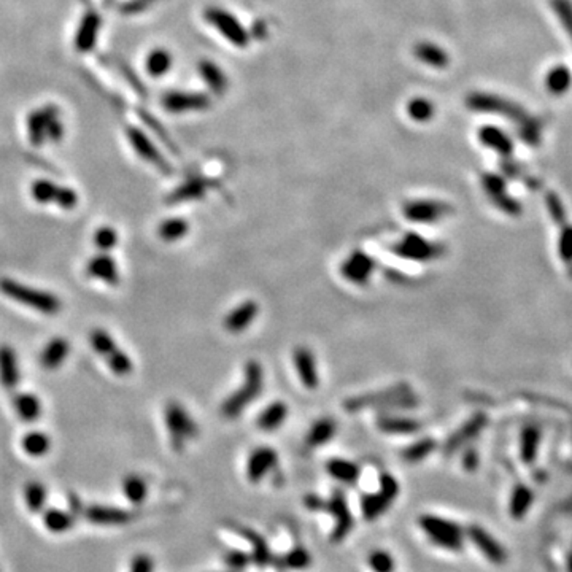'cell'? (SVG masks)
<instances>
[{
	"mask_svg": "<svg viewBox=\"0 0 572 572\" xmlns=\"http://www.w3.org/2000/svg\"><path fill=\"white\" fill-rule=\"evenodd\" d=\"M266 386V370L261 361L248 359L242 370V380L237 388L226 396L220 412L226 420L234 421L261 398Z\"/></svg>",
	"mask_w": 572,
	"mask_h": 572,
	"instance_id": "cell-1",
	"label": "cell"
},
{
	"mask_svg": "<svg viewBox=\"0 0 572 572\" xmlns=\"http://www.w3.org/2000/svg\"><path fill=\"white\" fill-rule=\"evenodd\" d=\"M386 248L393 256L414 264H431L442 259L447 251L444 244L419 231H405L398 239L391 240Z\"/></svg>",
	"mask_w": 572,
	"mask_h": 572,
	"instance_id": "cell-2",
	"label": "cell"
},
{
	"mask_svg": "<svg viewBox=\"0 0 572 572\" xmlns=\"http://www.w3.org/2000/svg\"><path fill=\"white\" fill-rule=\"evenodd\" d=\"M0 293L12 299V301L32 308L35 312L43 313V315H56L63 308V302L54 293L24 285V283L14 280V278H0Z\"/></svg>",
	"mask_w": 572,
	"mask_h": 572,
	"instance_id": "cell-3",
	"label": "cell"
},
{
	"mask_svg": "<svg viewBox=\"0 0 572 572\" xmlns=\"http://www.w3.org/2000/svg\"><path fill=\"white\" fill-rule=\"evenodd\" d=\"M164 421H166L170 445L175 452H183L189 441L199 436V425L187 407L178 401H169L164 407Z\"/></svg>",
	"mask_w": 572,
	"mask_h": 572,
	"instance_id": "cell-4",
	"label": "cell"
},
{
	"mask_svg": "<svg viewBox=\"0 0 572 572\" xmlns=\"http://www.w3.org/2000/svg\"><path fill=\"white\" fill-rule=\"evenodd\" d=\"M420 528L423 529L426 538L437 547L447 551H461L465 545V531L453 520H448L439 515L425 513L419 518Z\"/></svg>",
	"mask_w": 572,
	"mask_h": 572,
	"instance_id": "cell-5",
	"label": "cell"
},
{
	"mask_svg": "<svg viewBox=\"0 0 572 572\" xmlns=\"http://www.w3.org/2000/svg\"><path fill=\"white\" fill-rule=\"evenodd\" d=\"M401 216L415 226L439 224L452 215V205L434 198H414L401 204Z\"/></svg>",
	"mask_w": 572,
	"mask_h": 572,
	"instance_id": "cell-6",
	"label": "cell"
},
{
	"mask_svg": "<svg viewBox=\"0 0 572 572\" xmlns=\"http://www.w3.org/2000/svg\"><path fill=\"white\" fill-rule=\"evenodd\" d=\"M377 271L379 261L363 248H353L352 251H348L337 267L339 277L354 288L369 286Z\"/></svg>",
	"mask_w": 572,
	"mask_h": 572,
	"instance_id": "cell-7",
	"label": "cell"
},
{
	"mask_svg": "<svg viewBox=\"0 0 572 572\" xmlns=\"http://www.w3.org/2000/svg\"><path fill=\"white\" fill-rule=\"evenodd\" d=\"M204 18L221 37L235 48H246L250 45V30L239 21V18L221 7H209L204 12Z\"/></svg>",
	"mask_w": 572,
	"mask_h": 572,
	"instance_id": "cell-8",
	"label": "cell"
},
{
	"mask_svg": "<svg viewBox=\"0 0 572 572\" xmlns=\"http://www.w3.org/2000/svg\"><path fill=\"white\" fill-rule=\"evenodd\" d=\"M379 483V491L364 494L361 498V510H363V517L368 522H374V520L381 517L390 509L391 504L396 501L401 491L398 478L388 472L381 474Z\"/></svg>",
	"mask_w": 572,
	"mask_h": 572,
	"instance_id": "cell-9",
	"label": "cell"
},
{
	"mask_svg": "<svg viewBox=\"0 0 572 572\" xmlns=\"http://www.w3.org/2000/svg\"><path fill=\"white\" fill-rule=\"evenodd\" d=\"M291 363L302 388L317 391L321 385V370L317 353L308 345H296L291 352Z\"/></svg>",
	"mask_w": 572,
	"mask_h": 572,
	"instance_id": "cell-10",
	"label": "cell"
},
{
	"mask_svg": "<svg viewBox=\"0 0 572 572\" xmlns=\"http://www.w3.org/2000/svg\"><path fill=\"white\" fill-rule=\"evenodd\" d=\"M32 199L40 205L54 204L59 209L74 210L78 205V193L75 189L61 187L50 180H37L30 187Z\"/></svg>",
	"mask_w": 572,
	"mask_h": 572,
	"instance_id": "cell-11",
	"label": "cell"
},
{
	"mask_svg": "<svg viewBox=\"0 0 572 572\" xmlns=\"http://www.w3.org/2000/svg\"><path fill=\"white\" fill-rule=\"evenodd\" d=\"M261 306L256 299H244L231 308L223 318L224 331L231 336H242L259 318Z\"/></svg>",
	"mask_w": 572,
	"mask_h": 572,
	"instance_id": "cell-12",
	"label": "cell"
},
{
	"mask_svg": "<svg viewBox=\"0 0 572 572\" xmlns=\"http://www.w3.org/2000/svg\"><path fill=\"white\" fill-rule=\"evenodd\" d=\"M126 136L129 138V143L134 148V151L137 153L138 158H142L143 161L151 164L153 167H156L159 172L162 173H172V167L166 158L162 156V153L159 151L158 147L149 140V137L145 132L140 131L137 127H127Z\"/></svg>",
	"mask_w": 572,
	"mask_h": 572,
	"instance_id": "cell-13",
	"label": "cell"
},
{
	"mask_svg": "<svg viewBox=\"0 0 572 572\" xmlns=\"http://www.w3.org/2000/svg\"><path fill=\"white\" fill-rule=\"evenodd\" d=\"M278 465V453L269 445H259L250 452L246 458V478L256 485L269 476Z\"/></svg>",
	"mask_w": 572,
	"mask_h": 572,
	"instance_id": "cell-14",
	"label": "cell"
},
{
	"mask_svg": "<svg viewBox=\"0 0 572 572\" xmlns=\"http://www.w3.org/2000/svg\"><path fill=\"white\" fill-rule=\"evenodd\" d=\"M324 509H328V512L336 520V525H334L331 534V540L332 542H342L353 528V517L352 512H350L347 498H345L343 491L334 489L329 501L324 504Z\"/></svg>",
	"mask_w": 572,
	"mask_h": 572,
	"instance_id": "cell-15",
	"label": "cell"
},
{
	"mask_svg": "<svg viewBox=\"0 0 572 572\" xmlns=\"http://www.w3.org/2000/svg\"><path fill=\"white\" fill-rule=\"evenodd\" d=\"M467 538L471 539V542L476 545L477 550L485 556L491 564L501 566L507 561V551L502 547V544L499 542L496 538H493L491 534L488 533L485 528L478 527V525H471L466 529Z\"/></svg>",
	"mask_w": 572,
	"mask_h": 572,
	"instance_id": "cell-16",
	"label": "cell"
},
{
	"mask_svg": "<svg viewBox=\"0 0 572 572\" xmlns=\"http://www.w3.org/2000/svg\"><path fill=\"white\" fill-rule=\"evenodd\" d=\"M162 105L170 113H188V112H202L212 105V100L207 94L200 92H183L172 91L164 96Z\"/></svg>",
	"mask_w": 572,
	"mask_h": 572,
	"instance_id": "cell-17",
	"label": "cell"
},
{
	"mask_svg": "<svg viewBox=\"0 0 572 572\" xmlns=\"http://www.w3.org/2000/svg\"><path fill=\"white\" fill-rule=\"evenodd\" d=\"M377 425L379 431L383 432L386 436H414L416 432L421 431L420 420L414 419V416L403 415V414H393V412H385L377 416Z\"/></svg>",
	"mask_w": 572,
	"mask_h": 572,
	"instance_id": "cell-18",
	"label": "cell"
},
{
	"mask_svg": "<svg viewBox=\"0 0 572 572\" xmlns=\"http://www.w3.org/2000/svg\"><path fill=\"white\" fill-rule=\"evenodd\" d=\"M290 419V404L283 399L271 401L256 416V427L262 432H275Z\"/></svg>",
	"mask_w": 572,
	"mask_h": 572,
	"instance_id": "cell-19",
	"label": "cell"
},
{
	"mask_svg": "<svg viewBox=\"0 0 572 572\" xmlns=\"http://www.w3.org/2000/svg\"><path fill=\"white\" fill-rule=\"evenodd\" d=\"M86 275L92 280H99L108 286L120 285V271H118L116 261L108 253H100L92 256L86 264Z\"/></svg>",
	"mask_w": 572,
	"mask_h": 572,
	"instance_id": "cell-20",
	"label": "cell"
},
{
	"mask_svg": "<svg viewBox=\"0 0 572 572\" xmlns=\"http://www.w3.org/2000/svg\"><path fill=\"white\" fill-rule=\"evenodd\" d=\"M339 425L334 416H319L313 423L308 426L306 432V439H304V445L310 450H315V448H321L329 442L334 441V437L337 436Z\"/></svg>",
	"mask_w": 572,
	"mask_h": 572,
	"instance_id": "cell-21",
	"label": "cell"
},
{
	"mask_svg": "<svg viewBox=\"0 0 572 572\" xmlns=\"http://www.w3.org/2000/svg\"><path fill=\"white\" fill-rule=\"evenodd\" d=\"M209 182L204 177H189L188 180L175 188L166 198V202L169 205H178L183 202H193V200H200L207 195Z\"/></svg>",
	"mask_w": 572,
	"mask_h": 572,
	"instance_id": "cell-22",
	"label": "cell"
},
{
	"mask_svg": "<svg viewBox=\"0 0 572 572\" xmlns=\"http://www.w3.org/2000/svg\"><path fill=\"white\" fill-rule=\"evenodd\" d=\"M21 372L14 348L10 345H0V385L5 390H14L19 385Z\"/></svg>",
	"mask_w": 572,
	"mask_h": 572,
	"instance_id": "cell-23",
	"label": "cell"
},
{
	"mask_svg": "<svg viewBox=\"0 0 572 572\" xmlns=\"http://www.w3.org/2000/svg\"><path fill=\"white\" fill-rule=\"evenodd\" d=\"M54 116H58V108L53 105L43 107L40 110H35L28 120V131L30 143L34 147H42L46 142V129H48L50 121Z\"/></svg>",
	"mask_w": 572,
	"mask_h": 572,
	"instance_id": "cell-24",
	"label": "cell"
},
{
	"mask_svg": "<svg viewBox=\"0 0 572 572\" xmlns=\"http://www.w3.org/2000/svg\"><path fill=\"white\" fill-rule=\"evenodd\" d=\"M414 56L421 64L436 70H444L450 64L447 50L434 42H419L414 46Z\"/></svg>",
	"mask_w": 572,
	"mask_h": 572,
	"instance_id": "cell-25",
	"label": "cell"
},
{
	"mask_svg": "<svg viewBox=\"0 0 572 572\" xmlns=\"http://www.w3.org/2000/svg\"><path fill=\"white\" fill-rule=\"evenodd\" d=\"M198 72L200 75V78L210 91L213 92L216 96H223L226 91H228L229 87V78L228 75L224 74V70L221 69L218 64H215L213 61H209V59H204V61H199V65H198Z\"/></svg>",
	"mask_w": 572,
	"mask_h": 572,
	"instance_id": "cell-26",
	"label": "cell"
},
{
	"mask_svg": "<svg viewBox=\"0 0 572 572\" xmlns=\"http://www.w3.org/2000/svg\"><path fill=\"white\" fill-rule=\"evenodd\" d=\"M70 353V343L64 337H54L45 345L40 353V364L46 370H56L65 363Z\"/></svg>",
	"mask_w": 572,
	"mask_h": 572,
	"instance_id": "cell-27",
	"label": "cell"
},
{
	"mask_svg": "<svg viewBox=\"0 0 572 572\" xmlns=\"http://www.w3.org/2000/svg\"><path fill=\"white\" fill-rule=\"evenodd\" d=\"M100 30V17L94 12L87 13L86 17L81 19L78 32L75 35V48L80 53H87L94 48L97 42V35Z\"/></svg>",
	"mask_w": 572,
	"mask_h": 572,
	"instance_id": "cell-28",
	"label": "cell"
},
{
	"mask_svg": "<svg viewBox=\"0 0 572 572\" xmlns=\"http://www.w3.org/2000/svg\"><path fill=\"white\" fill-rule=\"evenodd\" d=\"M324 469H326V472L334 480L343 483V485H354L361 476V467L357 463L340 456H334L331 460H328Z\"/></svg>",
	"mask_w": 572,
	"mask_h": 572,
	"instance_id": "cell-29",
	"label": "cell"
},
{
	"mask_svg": "<svg viewBox=\"0 0 572 572\" xmlns=\"http://www.w3.org/2000/svg\"><path fill=\"white\" fill-rule=\"evenodd\" d=\"M13 409L23 423H34L42 415V401L34 393H18L13 398Z\"/></svg>",
	"mask_w": 572,
	"mask_h": 572,
	"instance_id": "cell-30",
	"label": "cell"
},
{
	"mask_svg": "<svg viewBox=\"0 0 572 572\" xmlns=\"http://www.w3.org/2000/svg\"><path fill=\"white\" fill-rule=\"evenodd\" d=\"M437 441L432 439V437H420L415 442L403 448L401 452V458L407 465H419V463H423L427 456L432 455L437 448Z\"/></svg>",
	"mask_w": 572,
	"mask_h": 572,
	"instance_id": "cell-31",
	"label": "cell"
},
{
	"mask_svg": "<svg viewBox=\"0 0 572 572\" xmlns=\"http://www.w3.org/2000/svg\"><path fill=\"white\" fill-rule=\"evenodd\" d=\"M86 517L89 522L96 525H104V527H112V525H123L127 523L131 515L126 510L116 509V507H100L94 506L86 510Z\"/></svg>",
	"mask_w": 572,
	"mask_h": 572,
	"instance_id": "cell-32",
	"label": "cell"
},
{
	"mask_svg": "<svg viewBox=\"0 0 572 572\" xmlns=\"http://www.w3.org/2000/svg\"><path fill=\"white\" fill-rule=\"evenodd\" d=\"M188 234H189L188 220L180 218V216L164 220L158 228V235L161 237V240L167 242V244H173V242L182 240Z\"/></svg>",
	"mask_w": 572,
	"mask_h": 572,
	"instance_id": "cell-33",
	"label": "cell"
},
{
	"mask_svg": "<svg viewBox=\"0 0 572 572\" xmlns=\"http://www.w3.org/2000/svg\"><path fill=\"white\" fill-rule=\"evenodd\" d=\"M172 64L173 58L167 50L154 48L151 53L147 56L145 69L153 78H161V76L169 74V70L172 69Z\"/></svg>",
	"mask_w": 572,
	"mask_h": 572,
	"instance_id": "cell-34",
	"label": "cell"
},
{
	"mask_svg": "<svg viewBox=\"0 0 572 572\" xmlns=\"http://www.w3.org/2000/svg\"><path fill=\"white\" fill-rule=\"evenodd\" d=\"M405 112L412 121L421 123V125H423V123H430L432 118H434L436 105L432 104L427 97L416 96L412 97V99L407 102Z\"/></svg>",
	"mask_w": 572,
	"mask_h": 572,
	"instance_id": "cell-35",
	"label": "cell"
},
{
	"mask_svg": "<svg viewBox=\"0 0 572 572\" xmlns=\"http://www.w3.org/2000/svg\"><path fill=\"white\" fill-rule=\"evenodd\" d=\"M21 447L29 456L39 458L50 452L51 439L42 431H30L21 439Z\"/></svg>",
	"mask_w": 572,
	"mask_h": 572,
	"instance_id": "cell-36",
	"label": "cell"
},
{
	"mask_svg": "<svg viewBox=\"0 0 572 572\" xmlns=\"http://www.w3.org/2000/svg\"><path fill=\"white\" fill-rule=\"evenodd\" d=\"M531 502H533V494H531V491L527 487L520 485L515 488L512 493V498H510V504H509L510 517L515 520L523 518L525 515L528 513Z\"/></svg>",
	"mask_w": 572,
	"mask_h": 572,
	"instance_id": "cell-37",
	"label": "cell"
},
{
	"mask_svg": "<svg viewBox=\"0 0 572 572\" xmlns=\"http://www.w3.org/2000/svg\"><path fill=\"white\" fill-rule=\"evenodd\" d=\"M123 493H125V496L132 504H140L145 501L148 493L147 482L140 476H136V474L127 476L123 480Z\"/></svg>",
	"mask_w": 572,
	"mask_h": 572,
	"instance_id": "cell-38",
	"label": "cell"
},
{
	"mask_svg": "<svg viewBox=\"0 0 572 572\" xmlns=\"http://www.w3.org/2000/svg\"><path fill=\"white\" fill-rule=\"evenodd\" d=\"M89 342H91V347L94 348V352L97 354H100L104 359L107 357H110V354L118 348L116 342L113 340L110 334H108L105 329H100V328L92 329L89 334Z\"/></svg>",
	"mask_w": 572,
	"mask_h": 572,
	"instance_id": "cell-39",
	"label": "cell"
},
{
	"mask_svg": "<svg viewBox=\"0 0 572 572\" xmlns=\"http://www.w3.org/2000/svg\"><path fill=\"white\" fill-rule=\"evenodd\" d=\"M108 368L113 374L116 375V377H127V375L132 374L134 370V363L132 359L129 358V354L126 352H123V350L118 347L115 352H113L110 357L105 358Z\"/></svg>",
	"mask_w": 572,
	"mask_h": 572,
	"instance_id": "cell-40",
	"label": "cell"
},
{
	"mask_svg": "<svg viewBox=\"0 0 572 572\" xmlns=\"http://www.w3.org/2000/svg\"><path fill=\"white\" fill-rule=\"evenodd\" d=\"M244 536L248 539V542L251 544V549H253V556H251V558H253L255 563L259 566L269 564L271 551H269V547H267V544L264 542V539H262L257 533H255V531H250V529H245Z\"/></svg>",
	"mask_w": 572,
	"mask_h": 572,
	"instance_id": "cell-41",
	"label": "cell"
},
{
	"mask_svg": "<svg viewBox=\"0 0 572 572\" xmlns=\"http://www.w3.org/2000/svg\"><path fill=\"white\" fill-rule=\"evenodd\" d=\"M24 499L28 507L32 510V512H39L42 510L46 501V489L39 482H29L24 488Z\"/></svg>",
	"mask_w": 572,
	"mask_h": 572,
	"instance_id": "cell-42",
	"label": "cell"
},
{
	"mask_svg": "<svg viewBox=\"0 0 572 572\" xmlns=\"http://www.w3.org/2000/svg\"><path fill=\"white\" fill-rule=\"evenodd\" d=\"M43 522H45V527L48 528L51 533H63V531H67L72 527L74 518H72L67 512H63V510L51 509L45 513Z\"/></svg>",
	"mask_w": 572,
	"mask_h": 572,
	"instance_id": "cell-43",
	"label": "cell"
},
{
	"mask_svg": "<svg viewBox=\"0 0 572 572\" xmlns=\"http://www.w3.org/2000/svg\"><path fill=\"white\" fill-rule=\"evenodd\" d=\"M92 240H94L97 250L102 251V253H108L118 245V233L112 226H100L94 233Z\"/></svg>",
	"mask_w": 572,
	"mask_h": 572,
	"instance_id": "cell-44",
	"label": "cell"
},
{
	"mask_svg": "<svg viewBox=\"0 0 572 572\" xmlns=\"http://www.w3.org/2000/svg\"><path fill=\"white\" fill-rule=\"evenodd\" d=\"M368 563L374 572H393L396 566L393 556L386 550H374L369 555Z\"/></svg>",
	"mask_w": 572,
	"mask_h": 572,
	"instance_id": "cell-45",
	"label": "cell"
},
{
	"mask_svg": "<svg viewBox=\"0 0 572 572\" xmlns=\"http://www.w3.org/2000/svg\"><path fill=\"white\" fill-rule=\"evenodd\" d=\"M285 564L290 569H296V571L307 569L308 566L312 564V556L310 553H308L307 549L296 547L285 556Z\"/></svg>",
	"mask_w": 572,
	"mask_h": 572,
	"instance_id": "cell-46",
	"label": "cell"
},
{
	"mask_svg": "<svg viewBox=\"0 0 572 572\" xmlns=\"http://www.w3.org/2000/svg\"><path fill=\"white\" fill-rule=\"evenodd\" d=\"M224 560H226V564H228L229 568H233V569H244L245 566L251 561V558L248 555L244 553V551H239V550L229 551V553L224 556Z\"/></svg>",
	"mask_w": 572,
	"mask_h": 572,
	"instance_id": "cell-47",
	"label": "cell"
},
{
	"mask_svg": "<svg viewBox=\"0 0 572 572\" xmlns=\"http://www.w3.org/2000/svg\"><path fill=\"white\" fill-rule=\"evenodd\" d=\"M63 137H64V127L63 125H61L59 118L54 116L53 120L50 121L48 129H46V140L58 143Z\"/></svg>",
	"mask_w": 572,
	"mask_h": 572,
	"instance_id": "cell-48",
	"label": "cell"
},
{
	"mask_svg": "<svg viewBox=\"0 0 572 572\" xmlns=\"http://www.w3.org/2000/svg\"><path fill=\"white\" fill-rule=\"evenodd\" d=\"M154 563L148 555H137L131 564V572H153Z\"/></svg>",
	"mask_w": 572,
	"mask_h": 572,
	"instance_id": "cell-49",
	"label": "cell"
},
{
	"mask_svg": "<svg viewBox=\"0 0 572 572\" xmlns=\"http://www.w3.org/2000/svg\"><path fill=\"white\" fill-rule=\"evenodd\" d=\"M477 463H478L477 453L474 450H467L465 453V458H463V466H465L466 471H469V472L474 471V469L477 467Z\"/></svg>",
	"mask_w": 572,
	"mask_h": 572,
	"instance_id": "cell-50",
	"label": "cell"
},
{
	"mask_svg": "<svg viewBox=\"0 0 572 572\" xmlns=\"http://www.w3.org/2000/svg\"><path fill=\"white\" fill-rule=\"evenodd\" d=\"M568 568H569V572H572V551H571V556H569V563H568Z\"/></svg>",
	"mask_w": 572,
	"mask_h": 572,
	"instance_id": "cell-51",
	"label": "cell"
}]
</instances>
